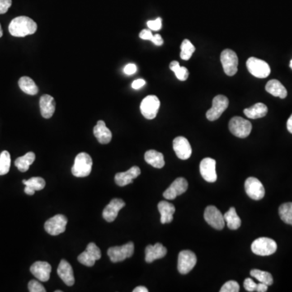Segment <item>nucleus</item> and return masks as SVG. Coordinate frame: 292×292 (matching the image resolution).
<instances>
[{"mask_svg":"<svg viewBox=\"0 0 292 292\" xmlns=\"http://www.w3.org/2000/svg\"><path fill=\"white\" fill-rule=\"evenodd\" d=\"M38 25L36 22L28 16H18L14 18L10 23L9 33L11 35L17 38H23L34 34L37 31Z\"/></svg>","mask_w":292,"mask_h":292,"instance_id":"1","label":"nucleus"},{"mask_svg":"<svg viewBox=\"0 0 292 292\" xmlns=\"http://www.w3.org/2000/svg\"><path fill=\"white\" fill-rule=\"evenodd\" d=\"M92 158L88 153H79L75 158L74 165L72 166V175L78 178L87 177L92 171Z\"/></svg>","mask_w":292,"mask_h":292,"instance_id":"2","label":"nucleus"},{"mask_svg":"<svg viewBox=\"0 0 292 292\" xmlns=\"http://www.w3.org/2000/svg\"><path fill=\"white\" fill-rule=\"evenodd\" d=\"M230 132L239 138H246L252 132V124L242 117H233L229 122Z\"/></svg>","mask_w":292,"mask_h":292,"instance_id":"3","label":"nucleus"},{"mask_svg":"<svg viewBox=\"0 0 292 292\" xmlns=\"http://www.w3.org/2000/svg\"><path fill=\"white\" fill-rule=\"evenodd\" d=\"M251 247L252 252L256 255L261 256H270L276 252L277 243L272 239L261 237L254 241Z\"/></svg>","mask_w":292,"mask_h":292,"instance_id":"4","label":"nucleus"},{"mask_svg":"<svg viewBox=\"0 0 292 292\" xmlns=\"http://www.w3.org/2000/svg\"><path fill=\"white\" fill-rule=\"evenodd\" d=\"M134 243L129 242L123 246H115L108 249L107 254L113 263L120 262L127 258H130L134 253Z\"/></svg>","mask_w":292,"mask_h":292,"instance_id":"5","label":"nucleus"},{"mask_svg":"<svg viewBox=\"0 0 292 292\" xmlns=\"http://www.w3.org/2000/svg\"><path fill=\"white\" fill-rule=\"evenodd\" d=\"M220 59L224 72L227 76L232 77L236 74L238 71L239 58L236 52L232 49H224L221 54Z\"/></svg>","mask_w":292,"mask_h":292,"instance_id":"6","label":"nucleus"},{"mask_svg":"<svg viewBox=\"0 0 292 292\" xmlns=\"http://www.w3.org/2000/svg\"><path fill=\"white\" fill-rule=\"evenodd\" d=\"M248 72L257 78H266L270 74V68L265 61L255 57L248 58L246 63Z\"/></svg>","mask_w":292,"mask_h":292,"instance_id":"7","label":"nucleus"},{"mask_svg":"<svg viewBox=\"0 0 292 292\" xmlns=\"http://www.w3.org/2000/svg\"><path fill=\"white\" fill-rule=\"evenodd\" d=\"M159 107V99L155 95H148L142 100L141 103L142 115L147 119H154L157 116Z\"/></svg>","mask_w":292,"mask_h":292,"instance_id":"8","label":"nucleus"},{"mask_svg":"<svg viewBox=\"0 0 292 292\" xmlns=\"http://www.w3.org/2000/svg\"><path fill=\"white\" fill-rule=\"evenodd\" d=\"M229 105V100L224 95H218L213 99L212 107L206 112V118L209 121L219 119Z\"/></svg>","mask_w":292,"mask_h":292,"instance_id":"9","label":"nucleus"},{"mask_svg":"<svg viewBox=\"0 0 292 292\" xmlns=\"http://www.w3.org/2000/svg\"><path fill=\"white\" fill-rule=\"evenodd\" d=\"M68 218L63 214H57L48 219L44 224L46 232L51 236H58L65 232Z\"/></svg>","mask_w":292,"mask_h":292,"instance_id":"10","label":"nucleus"},{"mask_svg":"<svg viewBox=\"0 0 292 292\" xmlns=\"http://www.w3.org/2000/svg\"><path fill=\"white\" fill-rule=\"evenodd\" d=\"M101 250L95 243H90L86 251L79 255L77 257L79 262L88 267L95 265V262L101 258Z\"/></svg>","mask_w":292,"mask_h":292,"instance_id":"11","label":"nucleus"},{"mask_svg":"<svg viewBox=\"0 0 292 292\" xmlns=\"http://www.w3.org/2000/svg\"><path fill=\"white\" fill-rule=\"evenodd\" d=\"M196 264V256L190 250L180 252L178 257V270L181 274H189Z\"/></svg>","mask_w":292,"mask_h":292,"instance_id":"12","label":"nucleus"},{"mask_svg":"<svg viewBox=\"0 0 292 292\" xmlns=\"http://www.w3.org/2000/svg\"><path fill=\"white\" fill-rule=\"evenodd\" d=\"M204 220L216 230H223L225 227L224 216L214 205L207 207L204 213Z\"/></svg>","mask_w":292,"mask_h":292,"instance_id":"13","label":"nucleus"},{"mask_svg":"<svg viewBox=\"0 0 292 292\" xmlns=\"http://www.w3.org/2000/svg\"><path fill=\"white\" fill-rule=\"evenodd\" d=\"M245 191L251 199L261 200L265 196V189L261 181L255 177L247 178L245 181Z\"/></svg>","mask_w":292,"mask_h":292,"instance_id":"14","label":"nucleus"},{"mask_svg":"<svg viewBox=\"0 0 292 292\" xmlns=\"http://www.w3.org/2000/svg\"><path fill=\"white\" fill-rule=\"evenodd\" d=\"M188 188H189V184L185 178H177L171 184V186L164 192L163 196L166 200H174L177 197L178 195L185 194Z\"/></svg>","mask_w":292,"mask_h":292,"instance_id":"15","label":"nucleus"},{"mask_svg":"<svg viewBox=\"0 0 292 292\" xmlns=\"http://www.w3.org/2000/svg\"><path fill=\"white\" fill-rule=\"evenodd\" d=\"M200 175L205 181L214 183L217 180L216 173V161L211 157H205L200 162Z\"/></svg>","mask_w":292,"mask_h":292,"instance_id":"16","label":"nucleus"},{"mask_svg":"<svg viewBox=\"0 0 292 292\" xmlns=\"http://www.w3.org/2000/svg\"><path fill=\"white\" fill-rule=\"evenodd\" d=\"M173 148L180 159L187 160L192 155L191 145L184 137H178L173 141Z\"/></svg>","mask_w":292,"mask_h":292,"instance_id":"17","label":"nucleus"},{"mask_svg":"<svg viewBox=\"0 0 292 292\" xmlns=\"http://www.w3.org/2000/svg\"><path fill=\"white\" fill-rule=\"evenodd\" d=\"M125 206V202L122 199L115 198L106 205L102 212V217L108 223H112L117 218L120 209Z\"/></svg>","mask_w":292,"mask_h":292,"instance_id":"18","label":"nucleus"},{"mask_svg":"<svg viewBox=\"0 0 292 292\" xmlns=\"http://www.w3.org/2000/svg\"><path fill=\"white\" fill-rule=\"evenodd\" d=\"M51 270V265L47 261H36L30 267V272L41 282L49 280Z\"/></svg>","mask_w":292,"mask_h":292,"instance_id":"19","label":"nucleus"},{"mask_svg":"<svg viewBox=\"0 0 292 292\" xmlns=\"http://www.w3.org/2000/svg\"><path fill=\"white\" fill-rule=\"evenodd\" d=\"M141 169L138 166H134L125 172L117 173L115 176V183L120 187L126 186L132 184L133 180L141 175Z\"/></svg>","mask_w":292,"mask_h":292,"instance_id":"20","label":"nucleus"},{"mask_svg":"<svg viewBox=\"0 0 292 292\" xmlns=\"http://www.w3.org/2000/svg\"><path fill=\"white\" fill-rule=\"evenodd\" d=\"M58 276L63 280V283L68 287H72L74 285L75 278L72 270V265L66 260H61L59 265H58V270H57Z\"/></svg>","mask_w":292,"mask_h":292,"instance_id":"21","label":"nucleus"},{"mask_svg":"<svg viewBox=\"0 0 292 292\" xmlns=\"http://www.w3.org/2000/svg\"><path fill=\"white\" fill-rule=\"evenodd\" d=\"M166 253L167 249L162 243L148 245L146 247V261L147 263H152L157 259L163 258Z\"/></svg>","mask_w":292,"mask_h":292,"instance_id":"22","label":"nucleus"},{"mask_svg":"<svg viewBox=\"0 0 292 292\" xmlns=\"http://www.w3.org/2000/svg\"><path fill=\"white\" fill-rule=\"evenodd\" d=\"M40 110L42 116L45 119H49L55 111V101L54 97L49 95L42 96L40 98Z\"/></svg>","mask_w":292,"mask_h":292,"instance_id":"23","label":"nucleus"},{"mask_svg":"<svg viewBox=\"0 0 292 292\" xmlns=\"http://www.w3.org/2000/svg\"><path fill=\"white\" fill-rule=\"evenodd\" d=\"M94 134L97 138L99 143L102 145H106L110 143L112 139V133L110 129L106 127L103 120H99L96 126L94 128Z\"/></svg>","mask_w":292,"mask_h":292,"instance_id":"24","label":"nucleus"},{"mask_svg":"<svg viewBox=\"0 0 292 292\" xmlns=\"http://www.w3.org/2000/svg\"><path fill=\"white\" fill-rule=\"evenodd\" d=\"M157 209L161 214V223L162 224L170 223L173 221V215L175 212V207L173 204L162 200L157 204Z\"/></svg>","mask_w":292,"mask_h":292,"instance_id":"25","label":"nucleus"},{"mask_svg":"<svg viewBox=\"0 0 292 292\" xmlns=\"http://www.w3.org/2000/svg\"><path fill=\"white\" fill-rule=\"evenodd\" d=\"M265 90L274 97H279L283 99L288 96V91L286 90V88L283 86L280 81L275 79L268 81V83L265 86Z\"/></svg>","mask_w":292,"mask_h":292,"instance_id":"26","label":"nucleus"},{"mask_svg":"<svg viewBox=\"0 0 292 292\" xmlns=\"http://www.w3.org/2000/svg\"><path fill=\"white\" fill-rule=\"evenodd\" d=\"M145 160L148 164L155 167V168H162L165 166L164 156L162 153L157 151L148 150L145 154Z\"/></svg>","mask_w":292,"mask_h":292,"instance_id":"27","label":"nucleus"},{"mask_svg":"<svg viewBox=\"0 0 292 292\" xmlns=\"http://www.w3.org/2000/svg\"><path fill=\"white\" fill-rule=\"evenodd\" d=\"M268 112V107L265 104L259 102L251 107L244 109L243 113L248 119H256L265 116Z\"/></svg>","mask_w":292,"mask_h":292,"instance_id":"28","label":"nucleus"},{"mask_svg":"<svg viewBox=\"0 0 292 292\" xmlns=\"http://www.w3.org/2000/svg\"><path fill=\"white\" fill-rule=\"evenodd\" d=\"M36 158L35 153L29 152L22 157H19L15 161V166L18 168L20 172H26L29 170V166L34 163Z\"/></svg>","mask_w":292,"mask_h":292,"instance_id":"29","label":"nucleus"},{"mask_svg":"<svg viewBox=\"0 0 292 292\" xmlns=\"http://www.w3.org/2000/svg\"><path fill=\"white\" fill-rule=\"evenodd\" d=\"M225 223H227V227L231 230H237L241 227V219L236 213V210L234 207L230 208L229 210L224 214Z\"/></svg>","mask_w":292,"mask_h":292,"instance_id":"30","label":"nucleus"},{"mask_svg":"<svg viewBox=\"0 0 292 292\" xmlns=\"http://www.w3.org/2000/svg\"><path fill=\"white\" fill-rule=\"evenodd\" d=\"M19 86L23 92L29 95H36L39 93V88L33 79L23 77L19 80Z\"/></svg>","mask_w":292,"mask_h":292,"instance_id":"31","label":"nucleus"},{"mask_svg":"<svg viewBox=\"0 0 292 292\" xmlns=\"http://www.w3.org/2000/svg\"><path fill=\"white\" fill-rule=\"evenodd\" d=\"M279 216L287 224L292 226V202L284 203L279 209Z\"/></svg>","mask_w":292,"mask_h":292,"instance_id":"32","label":"nucleus"},{"mask_svg":"<svg viewBox=\"0 0 292 292\" xmlns=\"http://www.w3.org/2000/svg\"><path fill=\"white\" fill-rule=\"evenodd\" d=\"M170 69L172 72H175V76L177 77L178 80L185 81L189 78V70L187 69L185 67H181L180 63L177 61H172L170 64Z\"/></svg>","mask_w":292,"mask_h":292,"instance_id":"33","label":"nucleus"},{"mask_svg":"<svg viewBox=\"0 0 292 292\" xmlns=\"http://www.w3.org/2000/svg\"><path fill=\"white\" fill-rule=\"evenodd\" d=\"M180 49H181L180 58L184 59V60H189V59H190L195 50V47L188 39H185V40L183 41Z\"/></svg>","mask_w":292,"mask_h":292,"instance_id":"34","label":"nucleus"},{"mask_svg":"<svg viewBox=\"0 0 292 292\" xmlns=\"http://www.w3.org/2000/svg\"><path fill=\"white\" fill-rule=\"evenodd\" d=\"M251 276L257 279L260 283H265L266 285H272L274 283L272 275L269 272H265L260 270H252L250 272Z\"/></svg>","mask_w":292,"mask_h":292,"instance_id":"35","label":"nucleus"},{"mask_svg":"<svg viewBox=\"0 0 292 292\" xmlns=\"http://www.w3.org/2000/svg\"><path fill=\"white\" fill-rule=\"evenodd\" d=\"M11 166V156L7 151H2L0 154V175L8 173Z\"/></svg>","mask_w":292,"mask_h":292,"instance_id":"36","label":"nucleus"},{"mask_svg":"<svg viewBox=\"0 0 292 292\" xmlns=\"http://www.w3.org/2000/svg\"><path fill=\"white\" fill-rule=\"evenodd\" d=\"M22 183L25 186L34 189V191L43 190L46 186V181L42 177H33L28 180H23Z\"/></svg>","mask_w":292,"mask_h":292,"instance_id":"37","label":"nucleus"},{"mask_svg":"<svg viewBox=\"0 0 292 292\" xmlns=\"http://www.w3.org/2000/svg\"><path fill=\"white\" fill-rule=\"evenodd\" d=\"M240 292V285L236 281H228L220 289V292Z\"/></svg>","mask_w":292,"mask_h":292,"instance_id":"38","label":"nucleus"},{"mask_svg":"<svg viewBox=\"0 0 292 292\" xmlns=\"http://www.w3.org/2000/svg\"><path fill=\"white\" fill-rule=\"evenodd\" d=\"M28 288L30 292H46L45 288L43 287L39 281L36 280H31L29 282V285H28Z\"/></svg>","mask_w":292,"mask_h":292,"instance_id":"39","label":"nucleus"},{"mask_svg":"<svg viewBox=\"0 0 292 292\" xmlns=\"http://www.w3.org/2000/svg\"><path fill=\"white\" fill-rule=\"evenodd\" d=\"M162 19L158 17L156 20H148L147 22V25H148V29L153 31H158L160 29H162Z\"/></svg>","mask_w":292,"mask_h":292,"instance_id":"40","label":"nucleus"},{"mask_svg":"<svg viewBox=\"0 0 292 292\" xmlns=\"http://www.w3.org/2000/svg\"><path fill=\"white\" fill-rule=\"evenodd\" d=\"M256 286H257V284L250 278L245 279L244 283H243L244 289L247 292H256Z\"/></svg>","mask_w":292,"mask_h":292,"instance_id":"41","label":"nucleus"},{"mask_svg":"<svg viewBox=\"0 0 292 292\" xmlns=\"http://www.w3.org/2000/svg\"><path fill=\"white\" fill-rule=\"evenodd\" d=\"M11 0H0V14H4L11 6Z\"/></svg>","mask_w":292,"mask_h":292,"instance_id":"42","label":"nucleus"},{"mask_svg":"<svg viewBox=\"0 0 292 292\" xmlns=\"http://www.w3.org/2000/svg\"><path fill=\"white\" fill-rule=\"evenodd\" d=\"M140 38L143 40L151 41L153 38V34H152L150 29H143L139 34Z\"/></svg>","mask_w":292,"mask_h":292,"instance_id":"43","label":"nucleus"},{"mask_svg":"<svg viewBox=\"0 0 292 292\" xmlns=\"http://www.w3.org/2000/svg\"><path fill=\"white\" fill-rule=\"evenodd\" d=\"M137 66L134 63H129L128 65L125 66L124 71V73L126 75H133L137 72Z\"/></svg>","mask_w":292,"mask_h":292,"instance_id":"44","label":"nucleus"},{"mask_svg":"<svg viewBox=\"0 0 292 292\" xmlns=\"http://www.w3.org/2000/svg\"><path fill=\"white\" fill-rule=\"evenodd\" d=\"M145 85H146L145 80H143V79H138V80L133 81V84H132V87L134 90H139L141 88L143 87Z\"/></svg>","mask_w":292,"mask_h":292,"instance_id":"45","label":"nucleus"},{"mask_svg":"<svg viewBox=\"0 0 292 292\" xmlns=\"http://www.w3.org/2000/svg\"><path fill=\"white\" fill-rule=\"evenodd\" d=\"M151 42L156 46H162L163 44V39H162V37L160 34H155V35H153V38L151 39Z\"/></svg>","mask_w":292,"mask_h":292,"instance_id":"46","label":"nucleus"},{"mask_svg":"<svg viewBox=\"0 0 292 292\" xmlns=\"http://www.w3.org/2000/svg\"><path fill=\"white\" fill-rule=\"evenodd\" d=\"M268 287L269 286L266 285L265 283H260L256 286V292H265L268 291Z\"/></svg>","mask_w":292,"mask_h":292,"instance_id":"47","label":"nucleus"},{"mask_svg":"<svg viewBox=\"0 0 292 292\" xmlns=\"http://www.w3.org/2000/svg\"><path fill=\"white\" fill-rule=\"evenodd\" d=\"M148 290L147 288H145V287H142V286H140V287H137L134 290H133V292H148Z\"/></svg>","mask_w":292,"mask_h":292,"instance_id":"48","label":"nucleus"},{"mask_svg":"<svg viewBox=\"0 0 292 292\" xmlns=\"http://www.w3.org/2000/svg\"><path fill=\"white\" fill-rule=\"evenodd\" d=\"M287 128H288V130L292 134V115L288 119V123H287Z\"/></svg>","mask_w":292,"mask_h":292,"instance_id":"49","label":"nucleus"},{"mask_svg":"<svg viewBox=\"0 0 292 292\" xmlns=\"http://www.w3.org/2000/svg\"><path fill=\"white\" fill-rule=\"evenodd\" d=\"M35 192H36V191H34V189H31V188H29V187L25 186V194H28V195H34V194H35Z\"/></svg>","mask_w":292,"mask_h":292,"instance_id":"50","label":"nucleus"},{"mask_svg":"<svg viewBox=\"0 0 292 292\" xmlns=\"http://www.w3.org/2000/svg\"><path fill=\"white\" fill-rule=\"evenodd\" d=\"M2 36V27H1V25H0V38Z\"/></svg>","mask_w":292,"mask_h":292,"instance_id":"51","label":"nucleus"},{"mask_svg":"<svg viewBox=\"0 0 292 292\" xmlns=\"http://www.w3.org/2000/svg\"><path fill=\"white\" fill-rule=\"evenodd\" d=\"M290 67H291V68H292V60H291Z\"/></svg>","mask_w":292,"mask_h":292,"instance_id":"52","label":"nucleus"}]
</instances>
